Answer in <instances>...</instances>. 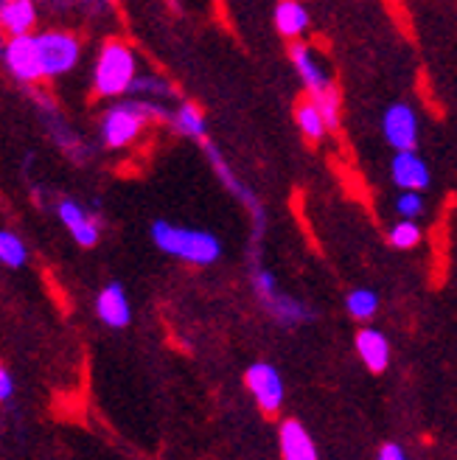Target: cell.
I'll use <instances>...</instances> for the list:
<instances>
[{"mask_svg":"<svg viewBox=\"0 0 457 460\" xmlns=\"http://www.w3.org/2000/svg\"><path fill=\"white\" fill-rule=\"evenodd\" d=\"M393 208H396L399 219L418 222V217H424V211H426V199L418 191H399V197L393 199Z\"/></svg>","mask_w":457,"mask_h":460,"instance_id":"25","label":"cell"},{"mask_svg":"<svg viewBox=\"0 0 457 460\" xmlns=\"http://www.w3.org/2000/svg\"><path fill=\"white\" fill-rule=\"evenodd\" d=\"M314 102H317L320 112H323L326 127H329V129H337V127H339V119H342V99H339V93H337V87H329L326 93L314 96Z\"/></svg>","mask_w":457,"mask_h":460,"instance_id":"26","label":"cell"},{"mask_svg":"<svg viewBox=\"0 0 457 460\" xmlns=\"http://www.w3.org/2000/svg\"><path fill=\"white\" fill-rule=\"evenodd\" d=\"M12 396H14V382H12L6 367L0 365V402H9Z\"/></svg>","mask_w":457,"mask_h":460,"instance_id":"28","label":"cell"},{"mask_svg":"<svg viewBox=\"0 0 457 460\" xmlns=\"http://www.w3.org/2000/svg\"><path fill=\"white\" fill-rule=\"evenodd\" d=\"M250 284H253V292H256V297L261 301V306H269L281 295L278 279L261 261H253V267H250Z\"/></svg>","mask_w":457,"mask_h":460,"instance_id":"21","label":"cell"},{"mask_svg":"<svg viewBox=\"0 0 457 460\" xmlns=\"http://www.w3.org/2000/svg\"><path fill=\"white\" fill-rule=\"evenodd\" d=\"M4 65L6 71L17 79V82H40L45 76L42 71V54H40V42L37 37H14L9 42H4Z\"/></svg>","mask_w":457,"mask_h":460,"instance_id":"8","label":"cell"},{"mask_svg":"<svg viewBox=\"0 0 457 460\" xmlns=\"http://www.w3.org/2000/svg\"><path fill=\"white\" fill-rule=\"evenodd\" d=\"M40 42V54H42V71L45 76H62L67 71H74L79 54H82V45L79 37L71 31H42L37 34Z\"/></svg>","mask_w":457,"mask_h":460,"instance_id":"7","label":"cell"},{"mask_svg":"<svg viewBox=\"0 0 457 460\" xmlns=\"http://www.w3.org/2000/svg\"><path fill=\"white\" fill-rule=\"evenodd\" d=\"M421 239H424V230L413 219H399L396 225H391V230H387V242H391L396 250H413L421 244Z\"/></svg>","mask_w":457,"mask_h":460,"instance_id":"22","label":"cell"},{"mask_svg":"<svg viewBox=\"0 0 457 460\" xmlns=\"http://www.w3.org/2000/svg\"><path fill=\"white\" fill-rule=\"evenodd\" d=\"M272 22H276L278 34L301 42L312 17H309V9L298 4V0H281V4H276V9H272Z\"/></svg>","mask_w":457,"mask_h":460,"instance_id":"16","label":"cell"},{"mask_svg":"<svg viewBox=\"0 0 457 460\" xmlns=\"http://www.w3.org/2000/svg\"><path fill=\"white\" fill-rule=\"evenodd\" d=\"M382 135L396 152H416L418 137H421V121L413 104L396 102L384 110L382 115Z\"/></svg>","mask_w":457,"mask_h":460,"instance_id":"6","label":"cell"},{"mask_svg":"<svg viewBox=\"0 0 457 460\" xmlns=\"http://www.w3.org/2000/svg\"><path fill=\"white\" fill-rule=\"evenodd\" d=\"M37 26V9L31 0H6L0 4V29L14 37H31V29Z\"/></svg>","mask_w":457,"mask_h":460,"instance_id":"15","label":"cell"},{"mask_svg":"<svg viewBox=\"0 0 457 460\" xmlns=\"http://www.w3.org/2000/svg\"><path fill=\"white\" fill-rule=\"evenodd\" d=\"M289 59H292V67H294V74H298L301 84L306 87V93L314 99L320 93H326L331 84L329 79V71L323 65H320V59L314 57V51L309 49L306 42H292V49H289Z\"/></svg>","mask_w":457,"mask_h":460,"instance_id":"9","label":"cell"},{"mask_svg":"<svg viewBox=\"0 0 457 460\" xmlns=\"http://www.w3.org/2000/svg\"><path fill=\"white\" fill-rule=\"evenodd\" d=\"M244 385H247L250 396L256 399V404L264 416H276V412H281L286 390H284V376L276 365L253 362L244 371Z\"/></svg>","mask_w":457,"mask_h":460,"instance_id":"5","label":"cell"},{"mask_svg":"<svg viewBox=\"0 0 457 460\" xmlns=\"http://www.w3.org/2000/svg\"><path fill=\"white\" fill-rule=\"evenodd\" d=\"M138 79V59L135 51L121 40H110L101 45L93 67V90L101 99L127 96Z\"/></svg>","mask_w":457,"mask_h":460,"instance_id":"3","label":"cell"},{"mask_svg":"<svg viewBox=\"0 0 457 460\" xmlns=\"http://www.w3.org/2000/svg\"><path fill=\"white\" fill-rule=\"evenodd\" d=\"M281 460H320L317 444L298 419H284L278 424Z\"/></svg>","mask_w":457,"mask_h":460,"instance_id":"11","label":"cell"},{"mask_svg":"<svg viewBox=\"0 0 457 460\" xmlns=\"http://www.w3.org/2000/svg\"><path fill=\"white\" fill-rule=\"evenodd\" d=\"M174 93L171 84H166L163 79H157V76H138L129 90V96H138L141 102H163Z\"/></svg>","mask_w":457,"mask_h":460,"instance_id":"23","label":"cell"},{"mask_svg":"<svg viewBox=\"0 0 457 460\" xmlns=\"http://www.w3.org/2000/svg\"><path fill=\"white\" fill-rule=\"evenodd\" d=\"M0 264L6 267H22L26 264V244L12 230H0Z\"/></svg>","mask_w":457,"mask_h":460,"instance_id":"24","label":"cell"},{"mask_svg":"<svg viewBox=\"0 0 457 460\" xmlns=\"http://www.w3.org/2000/svg\"><path fill=\"white\" fill-rule=\"evenodd\" d=\"M346 309L354 320H362V323H368V320L376 317L379 312V295L368 287H362V289H351L346 295Z\"/></svg>","mask_w":457,"mask_h":460,"instance_id":"20","label":"cell"},{"mask_svg":"<svg viewBox=\"0 0 457 460\" xmlns=\"http://www.w3.org/2000/svg\"><path fill=\"white\" fill-rule=\"evenodd\" d=\"M149 121H171V112L157 102H119L101 115V141L110 149H124L144 132Z\"/></svg>","mask_w":457,"mask_h":460,"instance_id":"2","label":"cell"},{"mask_svg":"<svg viewBox=\"0 0 457 460\" xmlns=\"http://www.w3.org/2000/svg\"><path fill=\"white\" fill-rule=\"evenodd\" d=\"M171 127L182 137H191V141H199V144L208 141V119H205V110L194 102H182L171 112Z\"/></svg>","mask_w":457,"mask_h":460,"instance_id":"17","label":"cell"},{"mask_svg":"<svg viewBox=\"0 0 457 460\" xmlns=\"http://www.w3.org/2000/svg\"><path fill=\"white\" fill-rule=\"evenodd\" d=\"M149 234H152V242L157 250H163L166 256H174L186 264L211 267L222 259V242L216 234H211V230L157 219V222H152Z\"/></svg>","mask_w":457,"mask_h":460,"instance_id":"1","label":"cell"},{"mask_svg":"<svg viewBox=\"0 0 457 460\" xmlns=\"http://www.w3.org/2000/svg\"><path fill=\"white\" fill-rule=\"evenodd\" d=\"M264 309L281 326H301V323H312V320H314V312L303 301H298V297H292L286 292H281L276 301H272L269 306H264Z\"/></svg>","mask_w":457,"mask_h":460,"instance_id":"18","label":"cell"},{"mask_svg":"<svg viewBox=\"0 0 457 460\" xmlns=\"http://www.w3.org/2000/svg\"><path fill=\"white\" fill-rule=\"evenodd\" d=\"M379 460H409V457H407V452H404L401 444L391 441V444H384V447L379 449Z\"/></svg>","mask_w":457,"mask_h":460,"instance_id":"27","label":"cell"},{"mask_svg":"<svg viewBox=\"0 0 457 460\" xmlns=\"http://www.w3.org/2000/svg\"><path fill=\"white\" fill-rule=\"evenodd\" d=\"M202 149H205V155H208V160H211V166H214L216 177L222 180V186L233 194V199L242 205V208H244L250 217H253V234H256V236H261V234H264V227H267V214H264V205H261V199L256 197V191L244 186L242 177L233 172V166H231V164H227L224 155L219 152V146L211 141V137L202 144Z\"/></svg>","mask_w":457,"mask_h":460,"instance_id":"4","label":"cell"},{"mask_svg":"<svg viewBox=\"0 0 457 460\" xmlns=\"http://www.w3.org/2000/svg\"><path fill=\"white\" fill-rule=\"evenodd\" d=\"M96 314L104 326L110 329H127L129 320H132V306H129V297L127 289L119 281H110L99 297H96Z\"/></svg>","mask_w":457,"mask_h":460,"instance_id":"12","label":"cell"},{"mask_svg":"<svg viewBox=\"0 0 457 460\" xmlns=\"http://www.w3.org/2000/svg\"><path fill=\"white\" fill-rule=\"evenodd\" d=\"M294 124H298L301 135L312 144L323 141L326 132H329V127L323 121V112H320V107H317V102L312 96H306V99H301L298 104H294Z\"/></svg>","mask_w":457,"mask_h":460,"instance_id":"19","label":"cell"},{"mask_svg":"<svg viewBox=\"0 0 457 460\" xmlns=\"http://www.w3.org/2000/svg\"><path fill=\"white\" fill-rule=\"evenodd\" d=\"M62 225L71 230V236L79 247H96L99 244V236H101V230H99V222L90 217V211H84L79 202L74 199H62L59 202V208H57Z\"/></svg>","mask_w":457,"mask_h":460,"instance_id":"13","label":"cell"},{"mask_svg":"<svg viewBox=\"0 0 457 460\" xmlns=\"http://www.w3.org/2000/svg\"><path fill=\"white\" fill-rule=\"evenodd\" d=\"M356 354L362 359V365L368 367L371 374H382L387 365H391V340H387L384 332L365 326L356 332Z\"/></svg>","mask_w":457,"mask_h":460,"instance_id":"14","label":"cell"},{"mask_svg":"<svg viewBox=\"0 0 457 460\" xmlns=\"http://www.w3.org/2000/svg\"><path fill=\"white\" fill-rule=\"evenodd\" d=\"M391 180L401 191L424 194V189H429V182H432V174H429L426 160L418 152H396L391 160Z\"/></svg>","mask_w":457,"mask_h":460,"instance_id":"10","label":"cell"}]
</instances>
